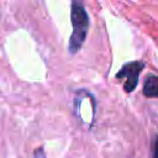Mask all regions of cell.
<instances>
[{"instance_id":"obj_1","label":"cell","mask_w":158,"mask_h":158,"mask_svg":"<svg viewBox=\"0 0 158 158\" xmlns=\"http://www.w3.org/2000/svg\"><path fill=\"white\" fill-rule=\"evenodd\" d=\"M70 20L73 25V32L69 38L68 49L70 54H75L83 46L88 28H89V16L83 5V0H73L70 9Z\"/></svg>"},{"instance_id":"obj_2","label":"cell","mask_w":158,"mask_h":158,"mask_svg":"<svg viewBox=\"0 0 158 158\" xmlns=\"http://www.w3.org/2000/svg\"><path fill=\"white\" fill-rule=\"evenodd\" d=\"M144 68V63L143 62H131L125 64L116 74V78L121 79V78H126L125 83H123V89L126 93H131L136 89L137 83H138V77L141 70Z\"/></svg>"},{"instance_id":"obj_3","label":"cell","mask_w":158,"mask_h":158,"mask_svg":"<svg viewBox=\"0 0 158 158\" xmlns=\"http://www.w3.org/2000/svg\"><path fill=\"white\" fill-rule=\"evenodd\" d=\"M143 94L148 98H158V77L148 75L144 80Z\"/></svg>"},{"instance_id":"obj_4","label":"cell","mask_w":158,"mask_h":158,"mask_svg":"<svg viewBox=\"0 0 158 158\" xmlns=\"http://www.w3.org/2000/svg\"><path fill=\"white\" fill-rule=\"evenodd\" d=\"M153 158H158V136L156 137V142L153 144Z\"/></svg>"}]
</instances>
